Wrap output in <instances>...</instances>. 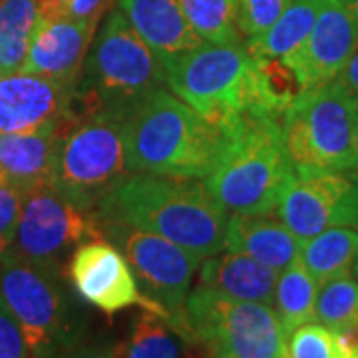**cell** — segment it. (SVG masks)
<instances>
[{
  "label": "cell",
  "instance_id": "obj_1",
  "mask_svg": "<svg viewBox=\"0 0 358 358\" xmlns=\"http://www.w3.org/2000/svg\"><path fill=\"white\" fill-rule=\"evenodd\" d=\"M96 211L103 221L162 235L201 261L225 249L229 215L197 179L128 173Z\"/></svg>",
  "mask_w": 358,
  "mask_h": 358
},
{
  "label": "cell",
  "instance_id": "obj_2",
  "mask_svg": "<svg viewBox=\"0 0 358 358\" xmlns=\"http://www.w3.org/2000/svg\"><path fill=\"white\" fill-rule=\"evenodd\" d=\"M122 136L129 173L205 179L225 150L227 129L155 88L124 117Z\"/></svg>",
  "mask_w": 358,
  "mask_h": 358
},
{
  "label": "cell",
  "instance_id": "obj_3",
  "mask_svg": "<svg viewBox=\"0 0 358 358\" xmlns=\"http://www.w3.org/2000/svg\"><path fill=\"white\" fill-rule=\"evenodd\" d=\"M282 115L249 112L227 129L225 150L205 187L225 211L271 215L294 178L285 150Z\"/></svg>",
  "mask_w": 358,
  "mask_h": 358
},
{
  "label": "cell",
  "instance_id": "obj_4",
  "mask_svg": "<svg viewBox=\"0 0 358 358\" xmlns=\"http://www.w3.org/2000/svg\"><path fill=\"white\" fill-rule=\"evenodd\" d=\"M155 88H166L164 66L117 8L94 34L72 90L70 120L76 124L90 115L106 114L124 122L129 110Z\"/></svg>",
  "mask_w": 358,
  "mask_h": 358
},
{
  "label": "cell",
  "instance_id": "obj_5",
  "mask_svg": "<svg viewBox=\"0 0 358 358\" xmlns=\"http://www.w3.org/2000/svg\"><path fill=\"white\" fill-rule=\"evenodd\" d=\"M62 273L22 257H0V299L24 334L30 358H48L88 336V315Z\"/></svg>",
  "mask_w": 358,
  "mask_h": 358
},
{
  "label": "cell",
  "instance_id": "obj_6",
  "mask_svg": "<svg viewBox=\"0 0 358 358\" xmlns=\"http://www.w3.org/2000/svg\"><path fill=\"white\" fill-rule=\"evenodd\" d=\"M164 72L166 86L179 100L223 129L249 112H267L259 94L255 58L243 42H203L164 66Z\"/></svg>",
  "mask_w": 358,
  "mask_h": 358
},
{
  "label": "cell",
  "instance_id": "obj_7",
  "mask_svg": "<svg viewBox=\"0 0 358 358\" xmlns=\"http://www.w3.org/2000/svg\"><path fill=\"white\" fill-rule=\"evenodd\" d=\"M357 124L358 103L334 80L305 90L281 117L294 176L350 173Z\"/></svg>",
  "mask_w": 358,
  "mask_h": 358
},
{
  "label": "cell",
  "instance_id": "obj_8",
  "mask_svg": "<svg viewBox=\"0 0 358 358\" xmlns=\"http://www.w3.org/2000/svg\"><path fill=\"white\" fill-rule=\"evenodd\" d=\"M185 333L213 358L287 357V333L275 308L199 285L187 294Z\"/></svg>",
  "mask_w": 358,
  "mask_h": 358
},
{
  "label": "cell",
  "instance_id": "obj_9",
  "mask_svg": "<svg viewBox=\"0 0 358 358\" xmlns=\"http://www.w3.org/2000/svg\"><path fill=\"white\" fill-rule=\"evenodd\" d=\"M128 173L122 120L98 114L66 129L50 185L78 207L96 211Z\"/></svg>",
  "mask_w": 358,
  "mask_h": 358
},
{
  "label": "cell",
  "instance_id": "obj_10",
  "mask_svg": "<svg viewBox=\"0 0 358 358\" xmlns=\"http://www.w3.org/2000/svg\"><path fill=\"white\" fill-rule=\"evenodd\" d=\"M94 239H106L98 211L78 207L52 185L24 195L14 255L62 273L76 247Z\"/></svg>",
  "mask_w": 358,
  "mask_h": 358
},
{
  "label": "cell",
  "instance_id": "obj_11",
  "mask_svg": "<svg viewBox=\"0 0 358 358\" xmlns=\"http://www.w3.org/2000/svg\"><path fill=\"white\" fill-rule=\"evenodd\" d=\"M102 225L103 237L126 257L141 291L166 308L169 322L187 338L185 303L201 259L150 231L103 219Z\"/></svg>",
  "mask_w": 358,
  "mask_h": 358
},
{
  "label": "cell",
  "instance_id": "obj_12",
  "mask_svg": "<svg viewBox=\"0 0 358 358\" xmlns=\"http://www.w3.org/2000/svg\"><path fill=\"white\" fill-rule=\"evenodd\" d=\"M62 275L82 301L103 315L112 317L129 307H141L169 320L166 308L141 291L126 257L108 239H94L76 247Z\"/></svg>",
  "mask_w": 358,
  "mask_h": 358
},
{
  "label": "cell",
  "instance_id": "obj_13",
  "mask_svg": "<svg viewBox=\"0 0 358 358\" xmlns=\"http://www.w3.org/2000/svg\"><path fill=\"white\" fill-rule=\"evenodd\" d=\"M277 213L301 243L331 227H358V183L346 173L294 176Z\"/></svg>",
  "mask_w": 358,
  "mask_h": 358
},
{
  "label": "cell",
  "instance_id": "obj_14",
  "mask_svg": "<svg viewBox=\"0 0 358 358\" xmlns=\"http://www.w3.org/2000/svg\"><path fill=\"white\" fill-rule=\"evenodd\" d=\"M358 48V26L343 0H324L317 22L299 50L287 56L307 88L333 82Z\"/></svg>",
  "mask_w": 358,
  "mask_h": 358
},
{
  "label": "cell",
  "instance_id": "obj_15",
  "mask_svg": "<svg viewBox=\"0 0 358 358\" xmlns=\"http://www.w3.org/2000/svg\"><path fill=\"white\" fill-rule=\"evenodd\" d=\"M72 90L74 86L38 74H2L0 134H30L54 122L70 120Z\"/></svg>",
  "mask_w": 358,
  "mask_h": 358
},
{
  "label": "cell",
  "instance_id": "obj_16",
  "mask_svg": "<svg viewBox=\"0 0 358 358\" xmlns=\"http://www.w3.org/2000/svg\"><path fill=\"white\" fill-rule=\"evenodd\" d=\"M96 30L98 26L76 22L72 18H38L20 72L74 86L82 74Z\"/></svg>",
  "mask_w": 358,
  "mask_h": 358
},
{
  "label": "cell",
  "instance_id": "obj_17",
  "mask_svg": "<svg viewBox=\"0 0 358 358\" xmlns=\"http://www.w3.org/2000/svg\"><path fill=\"white\" fill-rule=\"evenodd\" d=\"M70 126V120H62L30 134H0V183L24 195L50 185L60 141Z\"/></svg>",
  "mask_w": 358,
  "mask_h": 358
},
{
  "label": "cell",
  "instance_id": "obj_18",
  "mask_svg": "<svg viewBox=\"0 0 358 358\" xmlns=\"http://www.w3.org/2000/svg\"><path fill=\"white\" fill-rule=\"evenodd\" d=\"M136 32L166 66L203 44L187 24L179 0H115Z\"/></svg>",
  "mask_w": 358,
  "mask_h": 358
},
{
  "label": "cell",
  "instance_id": "obj_19",
  "mask_svg": "<svg viewBox=\"0 0 358 358\" xmlns=\"http://www.w3.org/2000/svg\"><path fill=\"white\" fill-rule=\"evenodd\" d=\"M301 241L282 221L268 215L233 213L225 231V251L243 253L281 273L301 255Z\"/></svg>",
  "mask_w": 358,
  "mask_h": 358
},
{
  "label": "cell",
  "instance_id": "obj_20",
  "mask_svg": "<svg viewBox=\"0 0 358 358\" xmlns=\"http://www.w3.org/2000/svg\"><path fill=\"white\" fill-rule=\"evenodd\" d=\"M277 277V271L261 265L249 255L225 249L203 259L199 267V279L205 287L231 299L265 303L271 307Z\"/></svg>",
  "mask_w": 358,
  "mask_h": 358
},
{
  "label": "cell",
  "instance_id": "obj_21",
  "mask_svg": "<svg viewBox=\"0 0 358 358\" xmlns=\"http://www.w3.org/2000/svg\"><path fill=\"white\" fill-rule=\"evenodd\" d=\"M324 0H289L277 22L263 36L247 40L245 48L253 58H287L303 46L317 22Z\"/></svg>",
  "mask_w": 358,
  "mask_h": 358
},
{
  "label": "cell",
  "instance_id": "obj_22",
  "mask_svg": "<svg viewBox=\"0 0 358 358\" xmlns=\"http://www.w3.org/2000/svg\"><path fill=\"white\" fill-rule=\"evenodd\" d=\"M301 263L322 282L350 275L358 265V231L352 227H331L301 245Z\"/></svg>",
  "mask_w": 358,
  "mask_h": 358
},
{
  "label": "cell",
  "instance_id": "obj_23",
  "mask_svg": "<svg viewBox=\"0 0 358 358\" xmlns=\"http://www.w3.org/2000/svg\"><path fill=\"white\" fill-rule=\"evenodd\" d=\"M319 287L317 279L308 273L301 259H296L279 273L273 294V308L281 320L287 336L301 324L315 320Z\"/></svg>",
  "mask_w": 358,
  "mask_h": 358
},
{
  "label": "cell",
  "instance_id": "obj_24",
  "mask_svg": "<svg viewBox=\"0 0 358 358\" xmlns=\"http://www.w3.org/2000/svg\"><path fill=\"white\" fill-rule=\"evenodd\" d=\"M185 343L178 329L152 310L140 313L124 343H117V358H183Z\"/></svg>",
  "mask_w": 358,
  "mask_h": 358
},
{
  "label": "cell",
  "instance_id": "obj_25",
  "mask_svg": "<svg viewBox=\"0 0 358 358\" xmlns=\"http://www.w3.org/2000/svg\"><path fill=\"white\" fill-rule=\"evenodd\" d=\"M38 22V0L0 2V70L20 72L24 66L32 32Z\"/></svg>",
  "mask_w": 358,
  "mask_h": 358
},
{
  "label": "cell",
  "instance_id": "obj_26",
  "mask_svg": "<svg viewBox=\"0 0 358 358\" xmlns=\"http://www.w3.org/2000/svg\"><path fill=\"white\" fill-rule=\"evenodd\" d=\"M239 0H179L192 30L207 44H241L237 28Z\"/></svg>",
  "mask_w": 358,
  "mask_h": 358
},
{
  "label": "cell",
  "instance_id": "obj_27",
  "mask_svg": "<svg viewBox=\"0 0 358 358\" xmlns=\"http://www.w3.org/2000/svg\"><path fill=\"white\" fill-rule=\"evenodd\" d=\"M315 320L334 333H358V277L350 273L322 282Z\"/></svg>",
  "mask_w": 358,
  "mask_h": 358
},
{
  "label": "cell",
  "instance_id": "obj_28",
  "mask_svg": "<svg viewBox=\"0 0 358 358\" xmlns=\"http://www.w3.org/2000/svg\"><path fill=\"white\" fill-rule=\"evenodd\" d=\"M255 66L261 102L271 114L282 115L308 90L296 68L285 58H255Z\"/></svg>",
  "mask_w": 358,
  "mask_h": 358
},
{
  "label": "cell",
  "instance_id": "obj_29",
  "mask_svg": "<svg viewBox=\"0 0 358 358\" xmlns=\"http://www.w3.org/2000/svg\"><path fill=\"white\" fill-rule=\"evenodd\" d=\"M358 334L334 333L317 320L301 324L287 336L289 358H352Z\"/></svg>",
  "mask_w": 358,
  "mask_h": 358
},
{
  "label": "cell",
  "instance_id": "obj_30",
  "mask_svg": "<svg viewBox=\"0 0 358 358\" xmlns=\"http://www.w3.org/2000/svg\"><path fill=\"white\" fill-rule=\"evenodd\" d=\"M289 0H239L237 28L245 40L263 36L277 22Z\"/></svg>",
  "mask_w": 358,
  "mask_h": 358
},
{
  "label": "cell",
  "instance_id": "obj_31",
  "mask_svg": "<svg viewBox=\"0 0 358 358\" xmlns=\"http://www.w3.org/2000/svg\"><path fill=\"white\" fill-rule=\"evenodd\" d=\"M22 201H24V193L0 183V257L13 247L20 211H22Z\"/></svg>",
  "mask_w": 358,
  "mask_h": 358
},
{
  "label": "cell",
  "instance_id": "obj_32",
  "mask_svg": "<svg viewBox=\"0 0 358 358\" xmlns=\"http://www.w3.org/2000/svg\"><path fill=\"white\" fill-rule=\"evenodd\" d=\"M0 358H30L24 334L2 299H0Z\"/></svg>",
  "mask_w": 358,
  "mask_h": 358
},
{
  "label": "cell",
  "instance_id": "obj_33",
  "mask_svg": "<svg viewBox=\"0 0 358 358\" xmlns=\"http://www.w3.org/2000/svg\"><path fill=\"white\" fill-rule=\"evenodd\" d=\"M48 358H117V343L110 338H92L88 334Z\"/></svg>",
  "mask_w": 358,
  "mask_h": 358
},
{
  "label": "cell",
  "instance_id": "obj_34",
  "mask_svg": "<svg viewBox=\"0 0 358 358\" xmlns=\"http://www.w3.org/2000/svg\"><path fill=\"white\" fill-rule=\"evenodd\" d=\"M60 2L66 18L98 26L112 0H60Z\"/></svg>",
  "mask_w": 358,
  "mask_h": 358
},
{
  "label": "cell",
  "instance_id": "obj_35",
  "mask_svg": "<svg viewBox=\"0 0 358 358\" xmlns=\"http://www.w3.org/2000/svg\"><path fill=\"white\" fill-rule=\"evenodd\" d=\"M334 82L358 103V48L352 52L345 68L338 72V76L334 78Z\"/></svg>",
  "mask_w": 358,
  "mask_h": 358
},
{
  "label": "cell",
  "instance_id": "obj_36",
  "mask_svg": "<svg viewBox=\"0 0 358 358\" xmlns=\"http://www.w3.org/2000/svg\"><path fill=\"white\" fill-rule=\"evenodd\" d=\"M346 6V10L350 13V16L355 18V22H357L358 26V0H343Z\"/></svg>",
  "mask_w": 358,
  "mask_h": 358
},
{
  "label": "cell",
  "instance_id": "obj_37",
  "mask_svg": "<svg viewBox=\"0 0 358 358\" xmlns=\"http://www.w3.org/2000/svg\"><path fill=\"white\" fill-rule=\"evenodd\" d=\"M355 152H357V164L352 167V171L350 173H346L350 179H355L358 183V124H357V134H355Z\"/></svg>",
  "mask_w": 358,
  "mask_h": 358
},
{
  "label": "cell",
  "instance_id": "obj_38",
  "mask_svg": "<svg viewBox=\"0 0 358 358\" xmlns=\"http://www.w3.org/2000/svg\"><path fill=\"white\" fill-rule=\"evenodd\" d=\"M352 358H358V348H357V350H355V355H352Z\"/></svg>",
  "mask_w": 358,
  "mask_h": 358
},
{
  "label": "cell",
  "instance_id": "obj_39",
  "mask_svg": "<svg viewBox=\"0 0 358 358\" xmlns=\"http://www.w3.org/2000/svg\"><path fill=\"white\" fill-rule=\"evenodd\" d=\"M268 358H289V357H268Z\"/></svg>",
  "mask_w": 358,
  "mask_h": 358
},
{
  "label": "cell",
  "instance_id": "obj_40",
  "mask_svg": "<svg viewBox=\"0 0 358 358\" xmlns=\"http://www.w3.org/2000/svg\"><path fill=\"white\" fill-rule=\"evenodd\" d=\"M0 76H2V70H0Z\"/></svg>",
  "mask_w": 358,
  "mask_h": 358
},
{
  "label": "cell",
  "instance_id": "obj_41",
  "mask_svg": "<svg viewBox=\"0 0 358 358\" xmlns=\"http://www.w3.org/2000/svg\"><path fill=\"white\" fill-rule=\"evenodd\" d=\"M0 2H2V0H0Z\"/></svg>",
  "mask_w": 358,
  "mask_h": 358
}]
</instances>
